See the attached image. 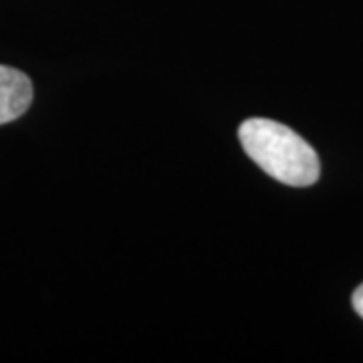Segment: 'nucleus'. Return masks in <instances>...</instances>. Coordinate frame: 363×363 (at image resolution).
<instances>
[{"mask_svg": "<svg viewBox=\"0 0 363 363\" xmlns=\"http://www.w3.org/2000/svg\"><path fill=\"white\" fill-rule=\"evenodd\" d=\"M238 140L248 157L271 178L286 186L305 188L319 180V157L298 133L272 119H247Z\"/></svg>", "mask_w": 363, "mask_h": 363, "instance_id": "f257e3e1", "label": "nucleus"}, {"mask_svg": "<svg viewBox=\"0 0 363 363\" xmlns=\"http://www.w3.org/2000/svg\"><path fill=\"white\" fill-rule=\"evenodd\" d=\"M33 101V85L25 73L0 65V125L25 113Z\"/></svg>", "mask_w": 363, "mask_h": 363, "instance_id": "f03ea898", "label": "nucleus"}, {"mask_svg": "<svg viewBox=\"0 0 363 363\" xmlns=\"http://www.w3.org/2000/svg\"><path fill=\"white\" fill-rule=\"evenodd\" d=\"M353 309L357 311V315L363 319V285L357 286V291L353 293Z\"/></svg>", "mask_w": 363, "mask_h": 363, "instance_id": "7ed1b4c3", "label": "nucleus"}]
</instances>
